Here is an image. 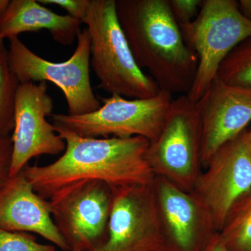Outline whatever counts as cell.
<instances>
[{
    "mask_svg": "<svg viewBox=\"0 0 251 251\" xmlns=\"http://www.w3.org/2000/svg\"><path fill=\"white\" fill-rule=\"evenodd\" d=\"M216 77L228 85L251 88V36L231 51Z\"/></svg>",
    "mask_w": 251,
    "mask_h": 251,
    "instance_id": "18",
    "label": "cell"
},
{
    "mask_svg": "<svg viewBox=\"0 0 251 251\" xmlns=\"http://www.w3.org/2000/svg\"><path fill=\"white\" fill-rule=\"evenodd\" d=\"M53 106L47 82L19 85L15 102L9 177L19 174L33 158L64 152L65 142L47 120L52 115Z\"/></svg>",
    "mask_w": 251,
    "mask_h": 251,
    "instance_id": "11",
    "label": "cell"
},
{
    "mask_svg": "<svg viewBox=\"0 0 251 251\" xmlns=\"http://www.w3.org/2000/svg\"><path fill=\"white\" fill-rule=\"evenodd\" d=\"M112 189L106 239L94 251H163L153 183Z\"/></svg>",
    "mask_w": 251,
    "mask_h": 251,
    "instance_id": "10",
    "label": "cell"
},
{
    "mask_svg": "<svg viewBox=\"0 0 251 251\" xmlns=\"http://www.w3.org/2000/svg\"><path fill=\"white\" fill-rule=\"evenodd\" d=\"M173 18L179 27L186 25L198 16L203 0H168Z\"/></svg>",
    "mask_w": 251,
    "mask_h": 251,
    "instance_id": "20",
    "label": "cell"
},
{
    "mask_svg": "<svg viewBox=\"0 0 251 251\" xmlns=\"http://www.w3.org/2000/svg\"><path fill=\"white\" fill-rule=\"evenodd\" d=\"M10 3H11V1L9 0H0V19L6 14Z\"/></svg>",
    "mask_w": 251,
    "mask_h": 251,
    "instance_id": "25",
    "label": "cell"
},
{
    "mask_svg": "<svg viewBox=\"0 0 251 251\" xmlns=\"http://www.w3.org/2000/svg\"><path fill=\"white\" fill-rule=\"evenodd\" d=\"M82 23L90 35V64L100 89L130 99L159 93L156 82L135 61L117 17L116 0H90Z\"/></svg>",
    "mask_w": 251,
    "mask_h": 251,
    "instance_id": "3",
    "label": "cell"
},
{
    "mask_svg": "<svg viewBox=\"0 0 251 251\" xmlns=\"http://www.w3.org/2000/svg\"><path fill=\"white\" fill-rule=\"evenodd\" d=\"M55 129L66 143L62 156L46 166L27 165L23 170L44 199L82 180H98L112 188L152 184L155 176L145 158L150 145L146 138H88Z\"/></svg>",
    "mask_w": 251,
    "mask_h": 251,
    "instance_id": "1",
    "label": "cell"
},
{
    "mask_svg": "<svg viewBox=\"0 0 251 251\" xmlns=\"http://www.w3.org/2000/svg\"><path fill=\"white\" fill-rule=\"evenodd\" d=\"M173 96L163 90L148 99L112 94L102 97L100 108L90 113L52 114V125L88 138L142 137L151 142L161 131Z\"/></svg>",
    "mask_w": 251,
    "mask_h": 251,
    "instance_id": "6",
    "label": "cell"
},
{
    "mask_svg": "<svg viewBox=\"0 0 251 251\" xmlns=\"http://www.w3.org/2000/svg\"><path fill=\"white\" fill-rule=\"evenodd\" d=\"M120 25L142 70L160 90L187 94L196 77V54L185 43L168 0H116Z\"/></svg>",
    "mask_w": 251,
    "mask_h": 251,
    "instance_id": "2",
    "label": "cell"
},
{
    "mask_svg": "<svg viewBox=\"0 0 251 251\" xmlns=\"http://www.w3.org/2000/svg\"><path fill=\"white\" fill-rule=\"evenodd\" d=\"M163 251H202L216 233L209 212L192 192L155 176L153 181Z\"/></svg>",
    "mask_w": 251,
    "mask_h": 251,
    "instance_id": "12",
    "label": "cell"
},
{
    "mask_svg": "<svg viewBox=\"0 0 251 251\" xmlns=\"http://www.w3.org/2000/svg\"><path fill=\"white\" fill-rule=\"evenodd\" d=\"M112 201L110 186L98 180H82L49 198L54 224L69 251H94L105 242Z\"/></svg>",
    "mask_w": 251,
    "mask_h": 251,
    "instance_id": "8",
    "label": "cell"
},
{
    "mask_svg": "<svg viewBox=\"0 0 251 251\" xmlns=\"http://www.w3.org/2000/svg\"><path fill=\"white\" fill-rule=\"evenodd\" d=\"M76 49L62 62H52L38 55L18 38L10 39L7 50L10 69L20 84L50 82L67 100L69 115H81L98 110L101 102L94 94L90 80V37L87 28L77 36Z\"/></svg>",
    "mask_w": 251,
    "mask_h": 251,
    "instance_id": "7",
    "label": "cell"
},
{
    "mask_svg": "<svg viewBox=\"0 0 251 251\" xmlns=\"http://www.w3.org/2000/svg\"><path fill=\"white\" fill-rule=\"evenodd\" d=\"M185 43L198 57L196 77L188 98L198 102L217 76L224 59L251 36V22L235 0H203L194 21L179 27Z\"/></svg>",
    "mask_w": 251,
    "mask_h": 251,
    "instance_id": "5",
    "label": "cell"
},
{
    "mask_svg": "<svg viewBox=\"0 0 251 251\" xmlns=\"http://www.w3.org/2000/svg\"><path fill=\"white\" fill-rule=\"evenodd\" d=\"M20 85L10 69L7 50H0V137H9L12 134L15 102Z\"/></svg>",
    "mask_w": 251,
    "mask_h": 251,
    "instance_id": "17",
    "label": "cell"
},
{
    "mask_svg": "<svg viewBox=\"0 0 251 251\" xmlns=\"http://www.w3.org/2000/svg\"><path fill=\"white\" fill-rule=\"evenodd\" d=\"M219 233L228 251H251V191L232 206Z\"/></svg>",
    "mask_w": 251,
    "mask_h": 251,
    "instance_id": "16",
    "label": "cell"
},
{
    "mask_svg": "<svg viewBox=\"0 0 251 251\" xmlns=\"http://www.w3.org/2000/svg\"><path fill=\"white\" fill-rule=\"evenodd\" d=\"M145 158L155 176L192 192L202 173V124L197 102L182 94L173 101Z\"/></svg>",
    "mask_w": 251,
    "mask_h": 251,
    "instance_id": "4",
    "label": "cell"
},
{
    "mask_svg": "<svg viewBox=\"0 0 251 251\" xmlns=\"http://www.w3.org/2000/svg\"><path fill=\"white\" fill-rule=\"evenodd\" d=\"M81 24L69 15L56 14L38 0H13L0 19V37L10 40L22 33L46 29L56 42L69 46L77 39Z\"/></svg>",
    "mask_w": 251,
    "mask_h": 251,
    "instance_id": "15",
    "label": "cell"
},
{
    "mask_svg": "<svg viewBox=\"0 0 251 251\" xmlns=\"http://www.w3.org/2000/svg\"><path fill=\"white\" fill-rule=\"evenodd\" d=\"M53 244L38 242L35 237L25 232L0 228V251H55Z\"/></svg>",
    "mask_w": 251,
    "mask_h": 251,
    "instance_id": "19",
    "label": "cell"
},
{
    "mask_svg": "<svg viewBox=\"0 0 251 251\" xmlns=\"http://www.w3.org/2000/svg\"><path fill=\"white\" fill-rule=\"evenodd\" d=\"M202 251H228L225 247L224 243L221 240L219 233H216L211 238V240L206 244Z\"/></svg>",
    "mask_w": 251,
    "mask_h": 251,
    "instance_id": "23",
    "label": "cell"
},
{
    "mask_svg": "<svg viewBox=\"0 0 251 251\" xmlns=\"http://www.w3.org/2000/svg\"><path fill=\"white\" fill-rule=\"evenodd\" d=\"M12 150L11 136L0 137V186L9 177Z\"/></svg>",
    "mask_w": 251,
    "mask_h": 251,
    "instance_id": "22",
    "label": "cell"
},
{
    "mask_svg": "<svg viewBox=\"0 0 251 251\" xmlns=\"http://www.w3.org/2000/svg\"><path fill=\"white\" fill-rule=\"evenodd\" d=\"M250 191L251 143L246 130L214 153L192 193L206 208L219 232L232 206Z\"/></svg>",
    "mask_w": 251,
    "mask_h": 251,
    "instance_id": "9",
    "label": "cell"
},
{
    "mask_svg": "<svg viewBox=\"0 0 251 251\" xmlns=\"http://www.w3.org/2000/svg\"><path fill=\"white\" fill-rule=\"evenodd\" d=\"M238 5L243 16L251 22V0H239Z\"/></svg>",
    "mask_w": 251,
    "mask_h": 251,
    "instance_id": "24",
    "label": "cell"
},
{
    "mask_svg": "<svg viewBox=\"0 0 251 251\" xmlns=\"http://www.w3.org/2000/svg\"><path fill=\"white\" fill-rule=\"evenodd\" d=\"M41 4L60 6L67 11V15L82 23L88 8L90 0H38Z\"/></svg>",
    "mask_w": 251,
    "mask_h": 251,
    "instance_id": "21",
    "label": "cell"
},
{
    "mask_svg": "<svg viewBox=\"0 0 251 251\" xmlns=\"http://www.w3.org/2000/svg\"><path fill=\"white\" fill-rule=\"evenodd\" d=\"M4 41L1 37H0V50H2L6 49L4 47Z\"/></svg>",
    "mask_w": 251,
    "mask_h": 251,
    "instance_id": "26",
    "label": "cell"
},
{
    "mask_svg": "<svg viewBox=\"0 0 251 251\" xmlns=\"http://www.w3.org/2000/svg\"><path fill=\"white\" fill-rule=\"evenodd\" d=\"M0 228L37 234L62 251H69L54 224L49 201L34 191L23 171L0 186Z\"/></svg>",
    "mask_w": 251,
    "mask_h": 251,
    "instance_id": "14",
    "label": "cell"
},
{
    "mask_svg": "<svg viewBox=\"0 0 251 251\" xmlns=\"http://www.w3.org/2000/svg\"><path fill=\"white\" fill-rule=\"evenodd\" d=\"M202 124V165L251 123V88L228 85L217 77L197 102Z\"/></svg>",
    "mask_w": 251,
    "mask_h": 251,
    "instance_id": "13",
    "label": "cell"
},
{
    "mask_svg": "<svg viewBox=\"0 0 251 251\" xmlns=\"http://www.w3.org/2000/svg\"><path fill=\"white\" fill-rule=\"evenodd\" d=\"M247 135L248 139H249L251 143V128L249 130H247Z\"/></svg>",
    "mask_w": 251,
    "mask_h": 251,
    "instance_id": "27",
    "label": "cell"
}]
</instances>
